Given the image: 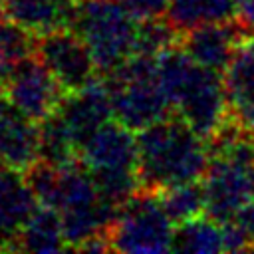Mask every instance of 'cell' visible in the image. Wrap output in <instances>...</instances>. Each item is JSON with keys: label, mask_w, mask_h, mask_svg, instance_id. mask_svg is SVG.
<instances>
[{"label": "cell", "mask_w": 254, "mask_h": 254, "mask_svg": "<svg viewBox=\"0 0 254 254\" xmlns=\"http://www.w3.org/2000/svg\"><path fill=\"white\" fill-rule=\"evenodd\" d=\"M139 177L145 190L161 192L200 181L210 163V143L181 117H165L137 133Z\"/></svg>", "instance_id": "1"}, {"label": "cell", "mask_w": 254, "mask_h": 254, "mask_svg": "<svg viewBox=\"0 0 254 254\" xmlns=\"http://www.w3.org/2000/svg\"><path fill=\"white\" fill-rule=\"evenodd\" d=\"M157 69L177 117L210 141L228 123L226 91L220 73L198 65L181 46L159 54Z\"/></svg>", "instance_id": "2"}, {"label": "cell", "mask_w": 254, "mask_h": 254, "mask_svg": "<svg viewBox=\"0 0 254 254\" xmlns=\"http://www.w3.org/2000/svg\"><path fill=\"white\" fill-rule=\"evenodd\" d=\"M81 165L93 177L99 192L115 206L139 192V147L133 129L117 119L103 123L79 151Z\"/></svg>", "instance_id": "3"}, {"label": "cell", "mask_w": 254, "mask_h": 254, "mask_svg": "<svg viewBox=\"0 0 254 254\" xmlns=\"http://www.w3.org/2000/svg\"><path fill=\"white\" fill-rule=\"evenodd\" d=\"M113 119L133 131H141L169 117L171 101L161 85L157 56L135 54L103 79Z\"/></svg>", "instance_id": "4"}, {"label": "cell", "mask_w": 254, "mask_h": 254, "mask_svg": "<svg viewBox=\"0 0 254 254\" xmlns=\"http://www.w3.org/2000/svg\"><path fill=\"white\" fill-rule=\"evenodd\" d=\"M139 24L119 0H79L71 30L89 48L97 71L109 73L135 56Z\"/></svg>", "instance_id": "5"}, {"label": "cell", "mask_w": 254, "mask_h": 254, "mask_svg": "<svg viewBox=\"0 0 254 254\" xmlns=\"http://www.w3.org/2000/svg\"><path fill=\"white\" fill-rule=\"evenodd\" d=\"M111 250L119 252H169L175 240V222L153 190L141 189L123 204L107 232Z\"/></svg>", "instance_id": "6"}, {"label": "cell", "mask_w": 254, "mask_h": 254, "mask_svg": "<svg viewBox=\"0 0 254 254\" xmlns=\"http://www.w3.org/2000/svg\"><path fill=\"white\" fill-rule=\"evenodd\" d=\"M36 56L52 71L65 93L79 91L95 79L97 65L91 52L71 28L40 36L36 42Z\"/></svg>", "instance_id": "7"}, {"label": "cell", "mask_w": 254, "mask_h": 254, "mask_svg": "<svg viewBox=\"0 0 254 254\" xmlns=\"http://www.w3.org/2000/svg\"><path fill=\"white\" fill-rule=\"evenodd\" d=\"M4 95L24 115L34 121H44L54 115L65 97L64 87L52 75V71L40 62V58L22 60L8 79L2 83Z\"/></svg>", "instance_id": "8"}, {"label": "cell", "mask_w": 254, "mask_h": 254, "mask_svg": "<svg viewBox=\"0 0 254 254\" xmlns=\"http://www.w3.org/2000/svg\"><path fill=\"white\" fill-rule=\"evenodd\" d=\"M238 22H212L187 30L179 38V46L202 67L224 73L238 44L244 38Z\"/></svg>", "instance_id": "9"}, {"label": "cell", "mask_w": 254, "mask_h": 254, "mask_svg": "<svg viewBox=\"0 0 254 254\" xmlns=\"http://www.w3.org/2000/svg\"><path fill=\"white\" fill-rule=\"evenodd\" d=\"M228 121L254 131V32H246L222 73Z\"/></svg>", "instance_id": "10"}, {"label": "cell", "mask_w": 254, "mask_h": 254, "mask_svg": "<svg viewBox=\"0 0 254 254\" xmlns=\"http://www.w3.org/2000/svg\"><path fill=\"white\" fill-rule=\"evenodd\" d=\"M0 95V167L28 171L40 161V127Z\"/></svg>", "instance_id": "11"}, {"label": "cell", "mask_w": 254, "mask_h": 254, "mask_svg": "<svg viewBox=\"0 0 254 254\" xmlns=\"http://www.w3.org/2000/svg\"><path fill=\"white\" fill-rule=\"evenodd\" d=\"M56 113L65 123V127L69 129V133L73 135V139L81 151V145L103 123H107L113 117L109 93H107L103 79L101 81L93 79L83 89L65 93V97L62 99Z\"/></svg>", "instance_id": "12"}, {"label": "cell", "mask_w": 254, "mask_h": 254, "mask_svg": "<svg viewBox=\"0 0 254 254\" xmlns=\"http://www.w3.org/2000/svg\"><path fill=\"white\" fill-rule=\"evenodd\" d=\"M40 206L28 177L18 169L0 167V244L4 250H14V242Z\"/></svg>", "instance_id": "13"}, {"label": "cell", "mask_w": 254, "mask_h": 254, "mask_svg": "<svg viewBox=\"0 0 254 254\" xmlns=\"http://www.w3.org/2000/svg\"><path fill=\"white\" fill-rule=\"evenodd\" d=\"M79 0H6V18L32 36L73 28Z\"/></svg>", "instance_id": "14"}, {"label": "cell", "mask_w": 254, "mask_h": 254, "mask_svg": "<svg viewBox=\"0 0 254 254\" xmlns=\"http://www.w3.org/2000/svg\"><path fill=\"white\" fill-rule=\"evenodd\" d=\"M65 248L67 244L62 216L56 208L44 204H40L36 212L28 218L14 242V250L26 252H58Z\"/></svg>", "instance_id": "15"}, {"label": "cell", "mask_w": 254, "mask_h": 254, "mask_svg": "<svg viewBox=\"0 0 254 254\" xmlns=\"http://www.w3.org/2000/svg\"><path fill=\"white\" fill-rule=\"evenodd\" d=\"M234 14V0H169L167 20L183 34L202 24L228 22Z\"/></svg>", "instance_id": "16"}, {"label": "cell", "mask_w": 254, "mask_h": 254, "mask_svg": "<svg viewBox=\"0 0 254 254\" xmlns=\"http://www.w3.org/2000/svg\"><path fill=\"white\" fill-rule=\"evenodd\" d=\"M173 250L183 254H212L222 252L224 248V228L222 222L212 216H196L175 228Z\"/></svg>", "instance_id": "17"}, {"label": "cell", "mask_w": 254, "mask_h": 254, "mask_svg": "<svg viewBox=\"0 0 254 254\" xmlns=\"http://www.w3.org/2000/svg\"><path fill=\"white\" fill-rule=\"evenodd\" d=\"M79 159V145L60 119L58 113L50 115L40 125V161L54 167H71Z\"/></svg>", "instance_id": "18"}, {"label": "cell", "mask_w": 254, "mask_h": 254, "mask_svg": "<svg viewBox=\"0 0 254 254\" xmlns=\"http://www.w3.org/2000/svg\"><path fill=\"white\" fill-rule=\"evenodd\" d=\"M159 198L175 224L192 220L206 210L204 189H202V183H198V181L169 187V189L161 190Z\"/></svg>", "instance_id": "19"}, {"label": "cell", "mask_w": 254, "mask_h": 254, "mask_svg": "<svg viewBox=\"0 0 254 254\" xmlns=\"http://www.w3.org/2000/svg\"><path fill=\"white\" fill-rule=\"evenodd\" d=\"M32 46L34 42L30 32L10 20L0 22V83L8 79L14 67L26 60L32 50H36Z\"/></svg>", "instance_id": "20"}, {"label": "cell", "mask_w": 254, "mask_h": 254, "mask_svg": "<svg viewBox=\"0 0 254 254\" xmlns=\"http://www.w3.org/2000/svg\"><path fill=\"white\" fill-rule=\"evenodd\" d=\"M139 20L161 18L169 10V0H119Z\"/></svg>", "instance_id": "21"}, {"label": "cell", "mask_w": 254, "mask_h": 254, "mask_svg": "<svg viewBox=\"0 0 254 254\" xmlns=\"http://www.w3.org/2000/svg\"><path fill=\"white\" fill-rule=\"evenodd\" d=\"M236 22L246 30L254 32V0H234Z\"/></svg>", "instance_id": "22"}, {"label": "cell", "mask_w": 254, "mask_h": 254, "mask_svg": "<svg viewBox=\"0 0 254 254\" xmlns=\"http://www.w3.org/2000/svg\"><path fill=\"white\" fill-rule=\"evenodd\" d=\"M8 20L6 18V0H0V22Z\"/></svg>", "instance_id": "23"}, {"label": "cell", "mask_w": 254, "mask_h": 254, "mask_svg": "<svg viewBox=\"0 0 254 254\" xmlns=\"http://www.w3.org/2000/svg\"><path fill=\"white\" fill-rule=\"evenodd\" d=\"M252 147H254V131H252Z\"/></svg>", "instance_id": "24"}, {"label": "cell", "mask_w": 254, "mask_h": 254, "mask_svg": "<svg viewBox=\"0 0 254 254\" xmlns=\"http://www.w3.org/2000/svg\"><path fill=\"white\" fill-rule=\"evenodd\" d=\"M0 250H4V246H2V244H0Z\"/></svg>", "instance_id": "25"}]
</instances>
